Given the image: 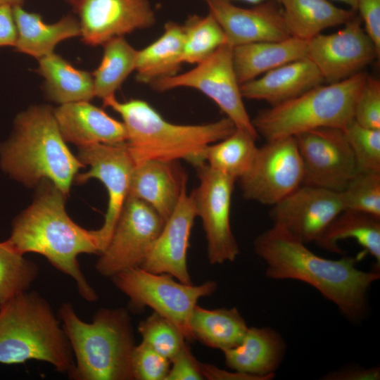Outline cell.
Instances as JSON below:
<instances>
[{"label": "cell", "mask_w": 380, "mask_h": 380, "mask_svg": "<svg viewBox=\"0 0 380 380\" xmlns=\"http://www.w3.org/2000/svg\"><path fill=\"white\" fill-rule=\"evenodd\" d=\"M38 61L36 72L44 79V90L49 99L64 104L95 97L91 73L75 68L54 52Z\"/></svg>", "instance_id": "28"}, {"label": "cell", "mask_w": 380, "mask_h": 380, "mask_svg": "<svg viewBox=\"0 0 380 380\" xmlns=\"http://www.w3.org/2000/svg\"><path fill=\"white\" fill-rule=\"evenodd\" d=\"M364 30L380 53V0H357Z\"/></svg>", "instance_id": "41"}, {"label": "cell", "mask_w": 380, "mask_h": 380, "mask_svg": "<svg viewBox=\"0 0 380 380\" xmlns=\"http://www.w3.org/2000/svg\"><path fill=\"white\" fill-rule=\"evenodd\" d=\"M171 365L165 380H203L205 379L198 362L185 344L170 360Z\"/></svg>", "instance_id": "40"}, {"label": "cell", "mask_w": 380, "mask_h": 380, "mask_svg": "<svg viewBox=\"0 0 380 380\" xmlns=\"http://www.w3.org/2000/svg\"><path fill=\"white\" fill-rule=\"evenodd\" d=\"M53 113L64 139L79 147L126 141L124 123L89 101L61 104Z\"/></svg>", "instance_id": "21"}, {"label": "cell", "mask_w": 380, "mask_h": 380, "mask_svg": "<svg viewBox=\"0 0 380 380\" xmlns=\"http://www.w3.org/2000/svg\"><path fill=\"white\" fill-rule=\"evenodd\" d=\"M210 13L224 30L232 46L290 37L281 7L266 0L251 8H242L229 0L205 1Z\"/></svg>", "instance_id": "18"}, {"label": "cell", "mask_w": 380, "mask_h": 380, "mask_svg": "<svg viewBox=\"0 0 380 380\" xmlns=\"http://www.w3.org/2000/svg\"><path fill=\"white\" fill-rule=\"evenodd\" d=\"M58 318L75 359L70 379L134 380L131 360L136 344L126 309L100 308L91 322H85L65 302Z\"/></svg>", "instance_id": "4"}, {"label": "cell", "mask_w": 380, "mask_h": 380, "mask_svg": "<svg viewBox=\"0 0 380 380\" xmlns=\"http://www.w3.org/2000/svg\"><path fill=\"white\" fill-rule=\"evenodd\" d=\"M165 222L147 203L128 196L108 243L96 262L97 272L110 278L122 270L140 267Z\"/></svg>", "instance_id": "10"}, {"label": "cell", "mask_w": 380, "mask_h": 380, "mask_svg": "<svg viewBox=\"0 0 380 380\" xmlns=\"http://www.w3.org/2000/svg\"><path fill=\"white\" fill-rule=\"evenodd\" d=\"M177 162L150 160L136 164L129 185L128 196L147 203L165 222L186 190V174Z\"/></svg>", "instance_id": "20"}, {"label": "cell", "mask_w": 380, "mask_h": 380, "mask_svg": "<svg viewBox=\"0 0 380 380\" xmlns=\"http://www.w3.org/2000/svg\"><path fill=\"white\" fill-rule=\"evenodd\" d=\"M343 2L350 6V9L355 11H357V0H335Z\"/></svg>", "instance_id": "46"}, {"label": "cell", "mask_w": 380, "mask_h": 380, "mask_svg": "<svg viewBox=\"0 0 380 380\" xmlns=\"http://www.w3.org/2000/svg\"><path fill=\"white\" fill-rule=\"evenodd\" d=\"M270 217L303 243L315 242L334 218L344 210L340 192L301 184L272 205Z\"/></svg>", "instance_id": "17"}, {"label": "cell", "mask_w": 380, "mask_h": 380, "mask_svg": "<svg viewBox=\"0 0 380 380\" xmlns=\"http://www.w3.org/2000/svg\"><path fill=\"white\" fill-rule=\"evenodd\" d=\"M65 195L51 182L41 188L35 200L14 222L9 246L21 255L44 256L58 271L70 277L79 294L89 302L98 299L77 260L82 253L100 254L96 230L85 229L68 216Z\"/></svg>", "instance_id": "2"}, {"label": "cell", "mask_w": 380, "mask_h": 380, "mask_svg": "<svg viewBox=\"0 0 380 380\" xmlns=\"http://www.w3.org/2000/svg\"><path fill=\"white\" fill-rule=\"evenodd\" d=\"M122 119L125 141L134 165L150 160H186L194 167L205 163V148L236 129L228 118L202 125H178L166 120L146 101L132 99L120 102L115 96L103 99Z\"/></svg>", "instance_id": "3"}, {"label": "cell", "mask_w": 380, "mask_h": 380, "mask_svg": "<svg viewBox=\"0 0 380 380\" xmlns=\"http://www.w3.org/2000/svg\"><path fill=\"white\" fill-rule=\"evenodd\" d=\"M110 279L127 296L132 308H151L173 322L188 340H192L189 320L198 300L212 295L217 288L214 281L187 284L171 275L151 272L141 267L122 270Z\"/></svg>", "instance_id": "8"}, {"label": "cell", "mask_w": 380, "mask_h": 380, "mask_svg": "<svg viewBox=\"0 0 380 380\" xmlns=\"http://www.w3.org/2000/svg\"><path fill=\"white\" fill-rule=\"evenodd\" d=\"M23 255L0 242V305L28 291L38 276L37 264Z\"/></svg>", "instance_id": "34"}, {"label": "cell", "mask_w": 380, "mask_h": 380, "mask_svg": "<svg viewBox=\"0 0 380 380\" xmlns=\"http://www.w3.org/2000/svg\"><path fill=\"white\" fill-rule=\"evenodd\" d=\"M343 130L354 154L357 170L380 172V129L362 126L353 120Z\"/></svg>", "instance_id": "37"}, {"label": "cell", "mask_w": 380, "mask_h": 380, "mask_svg": "<svg viewBox=\"0 0 380 380\" xmlns=\"http://www.w3.org/2000/svg\"><path fill=\"white\" fill-rule=\"evenodd\" d=\"M340 193L344 209L380 217V172L358 171Z\"/></svg>", "instance_id": "36"}, {"label": "cell", "mask_w": 380, "mask_h": 380, "mask_svg": "<svg viewBox=\"0 0 380 380\" xmlns=\"http://www.w3.org/2000/svg\"><path fill=\"white\" fill-rule=\"evenodd\" d=\"M184 30L183 63L197 64L227 43L220 25L210 14L191 15L182 25Z\"/></svg>", "instance_id": "33"}, {"label": "cell", "mask_w": 380, "mask_h": 380, "mask_svg": "<svg viewBox=\"0 0 380 380\" xmlns=\"http://www.w3.org/2000/svg\"><path fill=\"white\" fill-rule=\"evenodd\" d=\"M255 254L265 263V274L274 280L305 283L332 302L351 321L360 320L367 310V294L380 277L379 271L357 267L360 257L327 259L286 231L272 226L253 241Z\"/></svg>", "instance_id": "1"}, {"label": "cell", "mask_w": 380, "mask_h": 380, "mask_svg": "<svg viewBox=\"0 0 380 380\" xmlns=\"http://www.w3.org/2000/svg\"><path fill=\"white\" fill-rule=\"evenodd\" d=\"M77 158L90 168L89 171L76 175L75 182L82 184L91 178H96L104 184L108 191V204L104 222L96 230L102 252L127 198L134 163L125 143L79 147Z\"/></svg>", "instance_id": "15"}, {"label": "cell", "mask_w": 380, "mask_h": 380, "mask_svg": "<svg viewBox=\"0 0 380 380\" xmlns=\"http://www.w3.org/2000/svg\"><path fill=\"white\" fill-rule=\"evenodd\" d=\"M307 42L292 37L232 48L233 65L240 85L292 61L306 58Z\"/></svg>", "instance_id": "24"}, {"label": "cell", "mask_w": 380, "mask_h": 380, "mask_svg": "<svg viewBox=\"0 0 380 380\" xmlns=\"http://www.w3.org/2000/svg\"><path fill=\"white\" fill-rule=\"evenodd\" d=\"M143 342L171 360L186 344L180 329L170 320L153 312L138 326Z\"/></svg>", "instance_id": "35"}, {"label": "cell", "mask_w": 380, "mask_h": 380, "mask_svg": "<svg viewBox=\"0 0 380 380\" xmlns=\"http://www.w3.org/2000/svg\"><path fill=\"white\" fill-rule=\"evenodd\" d=\"M132 371L134 380H165L171 362L141 341L132 355Z\"/></svg>", "instance_id": "38"}, {"label": "cell", "mask_w": 380, "mask_h": 380, "mask_svg": "<svg viewBox=\"0 0 380 380\" xmlns=\"http://www.w3.org/2000/svg\"><path fill=\"white\" fill-rule=\"evenodd\" d=\"M257 137L236 128L224 139L208 145L203 159L213 169L236 181L249 169L258 147Z\"/></svg>", "instance_id": "32"}, {"label": "cell", "mask_w": 380, "mask_h": 380, "mask_svg": "<svg viewBox=\"0 0 380 380\" xmlns=\"http://www.w3.org/2000/svg\"><path fill=\"white\" fill-rule=\"evenodd\" d=\"M65 1L78 17L81 40L91 46L150 28L157 20L150 0Z\"/></svg>", "instance_id": "16"}, {"label": "cell", "mask_w": 380, "mask_h": 380, "mask_svg": "<svg viewBox=\"0 0 380 380\" xmlns=\"http://www.w3.org/2000/svg\"><path fill=\"white\" fill-rule=\"evenodd\" d=\"M322 75L307 58L271 70L240 86L243 98L272 106L291 99L321 84Z\"/></svg>", "instance_id": "22"}, {"label": "cell", "mask_w": 380, "mask_h": 380, "mask_svg": "<svg viewBox=\"0 0 380 380\" xmlns=\"http://www.w3.org/2000/svg\"><path fill=\"white\" fill-rule=\"evenodd\" d=\"M285 343L270 327H248L241 342L223 350L226 365L233 371L265 378L274 377L282 361Z\"/></svg>", "instance_id": "23"}, {"label": "cell", "mask_w": 380, "mask_h": 380, "mask_svg": "<svg viewBox=\"0 0 380 380\" xmlns=\"http://www.w3.org/2000/svg\"><path fill=\"white\" fill-rule=\"evenodd\" d=\"M18 38L14 50L37 60L53 52L61 42L80 37L77 18L68 15L54 23H46L42 15L25 11L22 6H13Z\"/></svg>", "instance_id": "25"}, {"label": "cell", "mask_w": 380, "mask_h": 380, "mask_svg": "<svg viewBox=\"0 0 380 380\" xmlns=\"http://www.w3.org/2000/svg\"><path fill=\"white\" fill-rule=\"evenodd\" d=\"M18 38V32L14 19L13 6L3 5L0 6V47H15Z\"/></svg>", "instance_id": "42"}, {"label": "cell", "mask_w": 380, "mask_h": 380, "mask_svg": "<svg viewBox=\"0 0 380 380\" xmlns=\"http://www.w3.org/2000/svg\"><path fill=\"white\" fill-rule=\"evenodd\" d=\"M204 1H205L207 0H204ZM241 1H246V2L251 3V4H259V3L262 2L264 1H266V0H241ZM275 1H279V0H275Z\"/></svg>", "instance_id": "47"}, {"label": "cell", "mask_w": 380, "mask_h": 380, "mask_svg": "<svg viewBox=\"0 0 380 380\" xmlns=\"http://www.w3.org/2000/svg\"><path fill=\"white\" fill-rule=\"evenodd\" d=\"M379 56L356 16L338 32L320 33L307 42L306 58L327 83L338 82L362 72Z\"/></svg>", "instance_id": "14"}, {"label": "cell", "mask_w": 380, "mask_h": 380, "mask_svg": "<svg viewBox=\"0 0 380 380\" xmlns=\"http://www.w3.org/2000/svg\"><path fill=\"white\" fill-rule=\"evenodd\" d=\"M291 37L308 42L324 30L344 25L355 15L328 0H279Z\"/></svg>", "instance_id": "27"}, {"label": "cell", "mask_w": 380, "mask_h": 380, "mask_svg": "<svg viewBox=\"0 0 380 380\" xmlns=\"http://www.w3.org/2000/svg\"><path fill=\"white\" fill-rule=\"evenodd\" d=\"M24 1L25 0H0V6L3 5L23 6Z\"/></svg>", "instance_id": "45"}, {"label": "cell", "mask_w": 380, "mask_h": 380, "mask_svg": "<svg viewBox=\"0 0 380 380\" xmlns=\"http://www.w3.org/2000/svg\"><path fill=\"white\" fill-rule=\"evenodd\" d=\"M46 362L69 375L73 353L49 302L35 291L22 292L0 305V363Z\"/></svg>", "instance_id": "6"}, {"label": "cell", "mask_w": 380, "mask_h": 380, "mask_svg": "<svg viewBox=\"0 0 380 380\" xmlns=\"http://www.w3.org/2000/svg\"><path fill=\"white\" fill-rule=\"evenodd\" d=\"M303 179L302 163L292 137L258 147L249 169L238 181L245 198L273 205L303 184Z\"/></svg>", "instance_id": "12"}, {"label": "cell", "mask_w": 380, "mask_h": 380, "mask_svg": "<svg viewBox=\"0 0 380 380\" xmlns=\"http://www.w3.org/2000/svg\"><path fill=\"white\" fill-rule=\"evenodd\" d=\"M379 367L360 368L348 367L329 373L324 376L327 380H376L379 379Z\"/></svg>", "instance_id": "43"}, {"label": "cell", "mask_w": 380, "mask_h": 380, "mask_svg": "<svg viewBox=\"0 0 380 380\" xmlns=\"http://www.w3.org/2000/svg\"><path fill=\"white\" fill-rule=\"evenodd\" d=\"M205 379L211 380H266L265 378L237 372H227L215 366L201 363Z\"/></svg>", "instance_id": "44"}, {"label": "cell", "mask_w": 380, "mask_h": 380, "mask_svg": "<svg viewBox=\"0 0 380 380\" xmlns=\"http://www.w3.org/2000/svg\"><path fill=\"white\" fill-rule=\"evenodd\" d=\"M232 48L226 43L194 68L158 80L150 87L158 91L182 87L196 89L213 100L236 128L246 130L258 138L235 74Z\"/></svg>", "instance_id": "9"}, {"label": "cell", "mask_w": 380, "mask_h": 380, "mask_svg": "<svg viewBox=\"0 0 380 380\" xmlns=\"http://www.w3.org/2000/svg\"><path fill=\"white\" fill-rule=\"evenodd\" d=\"M102 46L101 61L91 75L95 96L103 100L115 96L130 73L135 70L138 50L124 36L112 38Z\"/></svg>", "instance_id": "31"}, {"label": "cell", "mask_w": 380, "mask_h": 380, "mask_svg": "<svg viewBox=\"0 0 380 380\" xmlns=\"http://www.w3.org/2000/svg\"><path fill=\"white\" fill-rule=\"evenodd\" d=\"M352 239L380 264V217L344 209L338 214L315 242L319 247L341 254L338 243Z\"/></svg>", "instance_id": "29"}, {"label": "cell", "mask_w": 380, "mask_h": 380, "mask_svg": "<svg viewBox=\"0 0 380 380\" xmlns=\"http://www.w3.org/2000/svg\"><path fill=\"white\" fill-rule=\"evenodd\" d=\"M184 38L182 25L167 22L163 34L156 40L138 50L136 80L150 86L158 80L177 75L183 63Z\"/></svg>", "instance_id": "26"}, {"label": "cell", "mask_w": 380, "mask_h": 380, "mask_svg": "<svg viewBox=\"0 0 380 380\" xmlns=\"http://www.w3.org/2000/svg\"><path fill=\"white\" fill-rule=\"evenodd\" d=\"M293 137L303 166V184L341 192L358 172L342 129L321 127Z\"/></svg>", "instance_id": "13"}, {"label": "cell", "mask_w": 380, "mask_h": 380, "mask_svg": "<svg viewBox=\"0 0 380 380\" xmlns=\"http://www.w3.org/2000/svg\"><path fill=\"white\" fill-rule=\"evenodd\" d=\"M199 184L191 196L196 216L201 220L211 265L233 262L239 248L230 222L232 196L235 179L213 169L207 163L195 166Z\"/></svg>", "instance_id": "11"}, {"label": "cell", "mask_w": 380, "mask_h": 380, "mask_svg": "<svg viewBox=\"0 0 380 380\" xmlns=\"http://www.w3.org/2000/svg\"><path fill=\"white\" fill-rule=\"evenodd\" d=\"M367 77L360 72L338 82L319 84L260 111L253 125L267 141L321 127L343 129L353 120L355 103Z\"/></svg>", "instance_id": "7"}, {"label": "cell", "mask_w": 380, "mask_h": 380, "mask_svg": "<svg viewBox=\"0 0 380 380\" xmlns=\"http://www.w3.org/2000/svg\"><path fill=\"white\" fill-rule=\"evenodd\" d=\"M196 217L193 198L185 190L140 267L153 273L167 274L182 283L191 284L187 250Z\"/></svg>", "instance_id": "19"}, {"label": "cell", "mask_w": 380, "mask_h": 380, "mask_svg": "<svg viewBox=\"0 0 380 380\" xmlns=\"http://www.w3.org/2000/svg\"><path fill=\"white\" fill-rule=\"evenodd\" d=\"M2 167L26 185L48 179L65 196L84 165L65 144L53 109L34 106L18 115L15 134L1 148Z\"/></svg>", "instance_id": "5"}, {"label": "cell", "mask_w": 380, "mask_h": 380, "mask_svg": "<svg viewBox=\"0 0 380 380\" xmlns=\"http://www.w3.org/2000/svg\"><path fill=\"white\" fill-rule=\"evenodd\" d=\"M248 328L236 308L206 309L196 305L189 320L192 339L222 351L239 345Z\"/></svg>", "instance_id": "30"}, {"label": "cell", "mask_w": 380, "mask_h": 380, "mask_svg": "<svg viewBox=\"0 0 380 380\" xmlns=\"http://www.w3.org/2000/svg\"><path fill=\"white\" fill-rule=\"evenodd\" d=\"M353 120L362 126L380 129V82L367 75L357 97Z\"/></svg>", "instance_id": "39"}]
</instances>
